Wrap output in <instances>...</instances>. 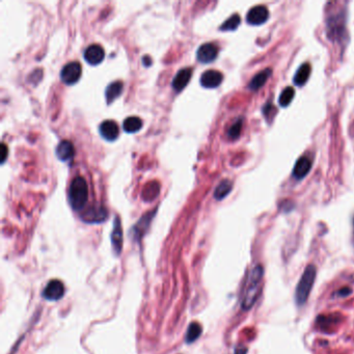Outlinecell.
<instances>
[{
  "label": "cell",
  "instance_id": "obj_1",
  "mask_svg": "<svg viewBox=\"0 0 354 354\" xmlns=\"http://www.w3.org/2000/svg\"><path fill=\"white\" fill-rule=\"evenodd\" d=\"M263 275L264 270L260 264L254 266L251 272L248 273L241 301V307L243 310L251 309L255 305L257 299L259 298V295L262 290Z\"/></svg>",
  "mask_w": 354,
  "mask_h": 354
},
{
  "label": "cell",
  "instance_id": "obj_2",
  "mask_svg": "<svg viewBox=\"0 0 354 354\" xmlns=\"http://www.w3.org/2000/svg\"><path fill=\"white\" fill-rule=\"evenodd\" d=\"M347 13L346 10L338 11L337 13L330 14L326 18V30L327 37L335 43H344L346 41L347 34Z\"/></svg>",
  "mask_w": 354,
  "mask_h": 354
},
{
  "label": "cell",
  "instance_id": "obj_3",
  "mask_svg": "<svg viewBox=\"0 0 354 354\" xmlns=\"http://www.w3.org/2000/svg\"><path fill=\"white\" fill-rule=\"evenodd\" d=\"M69 203L71 207L76 210H82L89 200V186L87 181L81 177H76L69 188Z\"/></svg>",
  "mask_w": 354,
  "mask_h": 354
},
{
  "label": "cell",
  "instance_id": "obj_4",
  "mask_svg": "<svg viewBox=\"0 0 354 354\" xmlns=\"http://www.w3.org/2000/svg\"><path fill=\"white\" fill-rule=\"evenodd\" d=\"M317 277V268L314 264H309L304 269L303 273L301 274V278L297 284V288L295 291V300L298 305H303L311 292L313 286L316 281Z\"/></svg>",
  "mask_w": 354,
  "mask_h": 354
},
{
  "label": "cell",
  "instance_id": "obj_5",
  "mask_svg": "<svg viewBox=\"0 0 354 354\" xmlns=\"http://www.w3.org/2000/svg\"><path fill=\"white\" fill-rule=\"evenodd\" d=\"M81 74H82L81 65L78 61H71L63 68L60 72V78L66 85L72 86L80 79Z\"/></svg>",
  "mask_w": 354,
  "mask_h": 354
},
{
  "label": "cell",
  "instance_id": "obj_6",
  "mask_svg": "<svg viewBox=\"0 0 354 354\" xmlns=\"http://www.w3.org/2000/svg\"><path fill=\"white\" fill-rule=\"evenodd\" d=\"M268 19H269V11L265 6H256L252 8L246 15L247 23L254 26L262 25L266 23Z\"/></svg>",
  "mask_w": 354,
  "mask_h": 354
},
{
  "label": "cell",
  "instance_id": "obj_7",
  "mask_svg": "<svg viewBox=\"0 0 354 354\" xmlns=\"http://www.w3.org/2000/svg\"><path fill=\"white\" fill-rule=\"evenodd\" d=\"M65 291V286L60 281L52 280L46 285L43 291V297L50 301H57L64 297Z\"/></svg>",
  "mask_w": 354,
  "mask_h": 354
},
{
  "label": "cell",
  "instance_id": "obj_8",
  "mask_svg": "<svg viewBox=\"0 0 354 354\" xmlns=\"http://www.w3.org/2000/svg\"><path fill=\"white\" fill-rule=\"evenodd\" d=\"M218 55V47L213 43H205L196 51L198 60L203 64H210L216 59Z\"/></svg>",
  "mask_w": 354,
  "mask_h": 354
},
{
  "label": "cell",
  "instance_id": "obj_9",
  "mask_svg": "<svg viewBox=\"0 0 354 354\" xmlns=\"http://www.w3.org/2000/svg\"><path fill=\"white\" fill-rule=\"evenodd\" d=\"M111 244L115 255L119 256L123 248V231L121 225V220L119 217L114 218L113 230L111 233Z\"/></svg>",
  "mask_w": 354,
  "mask_h": 354
},
{
  "label": "cell",
  "instance_id": "obj_10",
  "mask_svg": "<svg viewBox=\"0 0 354 354\" xmlns=\"http://www.w3.org/2000/svg\"><path fill=\"white\" fill-rule=\"evenodd\" d=\"M223 75L216 70H208L202 74L201 85L206 89H215L221 85Z\"/></svg>",
  "mask_w": 354,
  "mask_h": 354
},
{
  "label": "cell",
  "instance_id": "obj_11",
  "mask_svg": "<svg viewBox=\"0 0 354 354\" xmlns=\"http://www.w3.org/2000/svg\"><path fill=\"white\" fill-rule=\"evenodd\" d=\"M105 57L104 49L97 44L89 46L85 51V59L92 66H97L103 61Z\"/></svg>",
  "mask_w": 354,
  "mask_h": 354
},
{
  "label": "cell",
  "instance_id": "obj_12",
  "mask_svg": "<svg viewBox=\"0 0 354 354\" xmlns=\"http://www.w3.org/2000/svg\"><path fill=\"white\" fill-rule=\"evenodd\" d=\"M99 130L102 137L108 141L115 140L117 137H119V134H120L119 126H117V124L114 121H111V120L104 121L100 125Z\"/></svg>",
  "mask_w": 354,
  "mask_h": 354
},
{
  "label": "cell",
  "instance_id": "obj_13",
  "mask_svg": "<svg viewBox=\"0 0 354 354\" xmlns=\"http://www.w3.org/2000/svg\"><path fill=\"white\" fill-rule=\"evenodd\" d=\"M311 170V161L309 158L305 156L300 157V158L296 161L293 171H292V176L296 179V180H302L304 179L307 174L310 172Z\"/></svg>",
  "mask_w": 354,
  "mask_h": 354
},
{
  "label": "cell",
  "instance_id": "obj_14",
  "mask_svg": "<svg viewBox=\"0 0 354 354\" xmlns=\"http://www.w3.org/2000/svg\"><path fill=\"white\" fill-rule=\"evenodd\" d=\"M107 218V211L103 207H93L82 214V219L89 223L103 222Z\"/></svg>",
  "mask_w": 354,
  "mask_h": 354
},
{
  "label": "cell",
  "instance_id": "obj_15",
  "mask_svg": "<svg viewBox=\"0 0 354 354\" xmlns=\"http://www.w3.org/2000/svg\"><path fill=\"white\" fill-rule=\"evenodd\" d=\"M75 154L74 145L69 140H61L56 147V156L60 161H70Z\"/></svg>",
  "mask_w": 354,
  "mask_h": 354
},
{
  "label": "cell",
  "instance_id": "obj_16",
  "mask_svg": "<svg viewBox=\"0 0 354 354\" xmlns=\"http://www.w3.org/2000/svg\"><path fill=\"white\" fill-rule=\"evenodd\" d=\"M191 74L192 70L190 68L182 69L177 73L173 80V88L176 92H181L183 89L186 88L191 78Z\"/></svg>",
  "mask_w": 354,
  "mask_h": 354
},
{
  "label": "cell",
  "instance_id": "obj_17",
  "mask_svg": "<svg viewBox=\"0 0 354 354\" xmlns=\"http://www.w3.org/2000/svg\"><path fill=\"white\" fill-rule=\"evenodd\" d=\"M272 74V70L267 68L263 71H261L260 73H258L255 77H253V79L251 80L249 85H248V89L253 92H257L259 91L261 88H263L265 86V84L268 81V79L270 78Z\"/></svg>",
  "mask_w": 354,
  "mask_h": 354
},
{
  "label": "cell",
  "instance_id": "obj_18",
  "mask_svg": "<svg viewBox=\"0 0 354 354\" xmlns=\"http://www.w3.org/2000/svg\"><path fill=\"white\" fill-rule=\"evenodd\" d=\"M310 72H311V68L310 65L308 63H304L302 64L298 70L295 73V76L293 78V82L295 86L297 87H303L310 76Z\"/></svg>",
  "mask_w": 354,
  "mask_h": 354
},
{
  "label": "cell",
  "instance_id": "obj_19",
  "mask_svg": "<svg viewBox=\"0 0 354 354\" xmlns=\"http://www.w3.org/2000/svg\"><path fill=\"white\" fill-rule=\"evenodd\" d=\"M124 85L122 81L111 82L105 90V98L108 104L112 103L116 98H119L123 93Z\"/></svg>",
  "mask_w": 354,
  "mask_h": 354
},
{
  "label": "cell",
  "instance_id": "obj_20",
  "mask_svg": "<svg viewBox=\"0 0 354 354\" xmlns=\"http://www.w3.org/2000/svg\"><path fill=\"white\" fill-rule=\"evenodd\" d=\"M153 216H154V212L148 213L142 218H140V220L136 223V225L133 227V237L135 239H140L142 237V235L144 234V232L149 227V224H150Z\"/></svg>",
  "mask_w": 354,
  "mask_h": 354
},
{
  "label": "cell",
  "instance_id": "obj_21",
  "mask_svg": "<svg viewBox=\"0 0 354 354\" xmlns=\"http://www.w3.org/2000/svg\"><path fill=\"white\" fill-rule=\"evenodd\" d=\"M233 189V183L230 180H222L218 186L215 188L214 191V198L217 201H221L231 193Z\"/></svg>",
  "mask_w": 354,
  "mask_h": 354
},
{
  "label": "cell",
  "instance_id": "obj_22",
  "mask_svg": "<svg viewBox=\"0 0 354 354\" xmlns=\"http://www.w3.org/2000/svg\"><path fill=\"white\" fill-rule=\"evenodd\" d=\"M202 332H203V328H202L201 324H199L198 322H192L191 324H189L188 329L186 331L185 342L187 344H191V343L195 342L201 337Z\"/></svg>",
  "mask_w": 354,
  "mask_h": 354
},
{
  "label": "cell",
  "instance_id": "obj_23",
  "mask_svg": "<svg viewBox=\"0 0 354 354\" xmlns=\"http://www.w3.org/2000/svg\"><path fill=\"white\" fill-rule=\"evenodd\" d=\"M142 127V121L138 116H129L124 121L123 128L127 133H135Z\"/></svg>",
  "mask_w": 354,
  "mask_h": 354
},
{
  "label": "cell",
  "instance_id": "obj_24",
  "mask_svg": "<svg viewBox=\"0 0 354 354\" xmlns=\"http://www.w3.org/2000/svg\"><path fill=\"white\" fill-rule=\"evenodd\" d=\"M241 23V18L238 14H234L232 15L226 21H224L222 23V25L220 26V30L221 31H234L239 27Z\"/></svg>",
  "mask_w": 354,
  "mask_h": 354
},
{
  "label": "cell",
  "instance_id": "obj_25",
  "mask_svg": "<svg viewBox=\"0 0 354 354\" xmlns=\"http://www.w3.org/2000/svg\"><path fill=\"white\" fill-rule=\"evenodd\" d=\"M295 97V91L293 88L291 87H288L286 88L282 93H281V96L279 98V102H280V105L282 107H287L291 104V102L293 101Z\"/></svg>",
  "mask_w": 354,
  "mask_h": 354
},
{
  "label": "cell",
  "instance_id": "obj_26",
  "mask_svg": "<svg viewBox=\"0 0 354 354\" xmlns=\"http://www.w3.org/2000/svg\"><path fill=\"white\" fill-rule=\"evenodd\" d=\"M242 127H243V119L240 117L237 121H235V123L230 127L228 131H227V136L231 139H237L239 138L241 131H242Z\"/></svg>",
  "mask_w": 354,
  "mask_h": 354
},
{
  "label": "cell",
  "instance_id": "obj_27",
  "mask_svg": "<svg viewBox=\"0 0 354 354\" xmlns=\"http://www.w3.org/2000/svg\"><path fill=\"white\" fill-rule=\"evenodd\" d=\"M149 186L151 189H148L145 187L143 191V198L145 199V201H153V199H155L159 193V186L156 183H151L149 184Z\"/></svg>",
  "mask_w": 354,
  "mask_h": 354
},
{
  "label": "cell",
  "instance_id": "obj_28",
  "mask_svg": "<svg viewBox=\"0 0 354 354\" xmlns=\"http://www.w3.org/2000/svg\"><path fill=\"white\" fill-rule=\"evenodd\" d=\"M275 112H277V108L273 106L272 103L268 102L267 104L264 105V107H263V114H264V116L266 117V120L268 122H269V117H272V119H273L274 115H275Z\"/></svg>",
  "mask_w": 354,
  "mask_h": 354
},
{
  "label": "cell",
  "instance_id": "obj_29",
  "mask_svg": "<svg viewBox=\"0 0 354 354\" xmlns=\"http://www.w3.org/2000/svg\"><path fill=\"white\" fill-rule=\"evenodd\" d=\"M8 148L5 143L2 144V163H5L6 160H7V156H8Z\"/></svg>",
  "mask_w": 354,
  "mask_h": 354
},
{
  "label": "cell",
  "instance_id": "obj_30",
  "mask_svg": "<svg viewBox=\"0 0 354 354\" xmlns=\"http://www.w3.org/2000/svg\"><path fill=\"white\" fill-rule=\"evenodd\" d=\"M350 293H351V290H350L349 288H344V289L340 290V291H339L337 294H338V296L344 297V296H348Z\"/></svg>",
  "mask_w": 354,
  "mask_h": 354
},
{
  "label": "cell",
  "instance_id": "obj_31",
  "mask_svg": "<svg viewBox=\"0 0 354 354\" xmlns=\"http://www.w3.org/2000/svg\"><path fill=\"white\" fill-rule=\"evenodd\" d=\"M247 352V349L245 347H238V348H236L234 354H246Z\"/></svg>",
  "mask_w": 354,
  "mask_h": 354
},
{
  "label": "cell",
  "instance_id": "obj_32",
  "mask_svg": "<svg viewBox=\"0 0 354 354\" xmlns=\"http://www.w3.org/2000/svg\"><path fill=\"white\" fill-rule=\"evenodd\" d=\"M353 225H354V218H353Z\"/></svg>",
  "mask_w": 354,
  "mask_h": 354
}]
</instances>
